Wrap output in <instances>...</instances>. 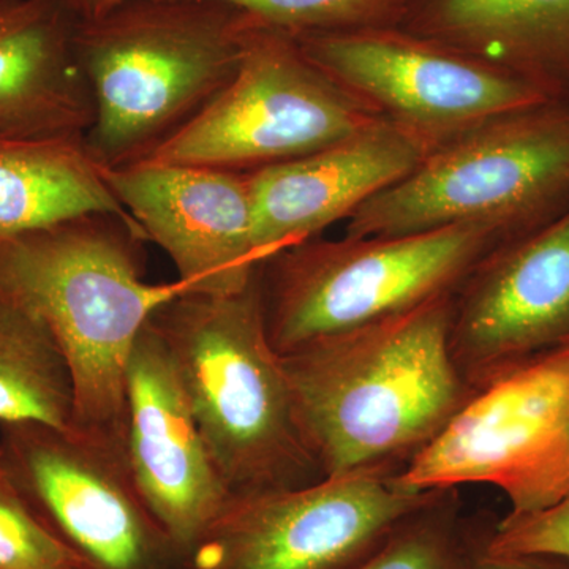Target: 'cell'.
<instances>
[{"mask_svg":"<svg viewBox=\"0 0 569 569\" xmlns=\"http://www.w3.org/2000/svg\"><path fill=\"white\" fill-rule=\"evenodd\" d=\"M78 20H92L102 17L123 0H58Z\"/></svg>","mask_w":569,"mask_h":569,"instance_id":"obj_25","label":"cell"},{"mask_svg":"<svg viewBox=\"0 0 569 569\" xmlns=\"http://www.w3.org/2000/svg\"><path fill=\"white\" fill-rule=\"evenodd\" d=\"M569 347V208L479 261L452 299L451 351L467 387Z\"/></svg>","mask_w":569,"mask_h":569,"instance_id":"obj_12","label":"cell"},{"mask_svg":"<svg viewBox=\"0 0 569 569\" xmlns=\"http://www.w3.org/2000/svg\"><path fill=\"white\" fill-rule=\"evenodd\" d=\"M486 549L500 556H550L569 560V496L539 511L498 520Z\"/></svg>","mask_w":569,"mask_h":569,"instance_id":"obj_23","label":"cell"},{"mask_svg":"<svg viewBox=\"0 0 569 569\" xmlns=\"http://www.w3.org/2000/svg\"><path fill=\"white\" fill-rule=\"evenodd\" d=\"M430 149L385 119L323 149L249 173L258 260L309 239L407 178Z\"/></svg>","mask_w":569,"mask_h":569,"instance_id":"obj_15","label":"cell"},{"mask_svg":"<svg viewBox=\"0 0 569 569\" xmlns=\"http://www.w3.org/2000/svg\"><path fill=\"white\" fill-rule=\"evenodd\" d=\"M253 26L223 0H123L78 20L96 163H140L186 129L233 80Z\"/></svg>","mask_w":569,"mask_h":569,"instance_id":"obj_3","label":"cell"},{"mask_svg":"<svg viewBox=\"0 0 569 569\" xmlns=\"http://www.w3.org/2000/svg\"><path fill=\"white\" fill-rule=\"evenodd\" d=\"M569 208V102L498 116L427 153L366 201L346 234L402 236L482 224L509 242Z\"/></svg>","mask_w":569,"mask_h":569,"instance_id":"obj_5","label":"cell"},{"mask_svg":"<svg viewBox=\"0 0 569 569\" xmlns=\"http://www.w3.org/2000/svg\"><path fill=\"white\" fill-rule=\"evenodd\" d=\"M399 470H361L228 501L187 556V569H355L436 492Z\"/></svg>","mask_w":569,"mask_h":569,"instance_id":"obj_10","label":"cell"},{"mask_svg":"<svg viewBox=\"0 0 569 569\" xmlns=\"http://www.w3.org/2000/svg\"><path fill=\"white\" fill-rule=\"evenodd\" d=\"M144 236L112 213L0 241V298L50 329L69 365L73 429L126 449L127 366L152 313L187 291L146 280Z\"/></svg>","mask_w":569,"mask_h":569,"instance_id":"obj_2","label":"cell"},{"mask_svg":"<svg viewBox=\"0 0 569 569\" xmlns=\"http://www.w3.org/2000/svg\"><path fill=\"white\" fill-rule=\"evenodd\" d=\"M39 422L73 429L69 365L39 317L0 298V425Z\"/></svg>","mask_w":569,"mask_h":569,"instance_id":"obj_19","label":"cell"},{"mask_svg":"<svg viewBox=\"0 0 569 569\" xmlns=\"http://www.w3.org/2000/svg\"><path fill=\"white\" fill-rule=\"evenodd\" d=\"M126 459L146 505L189 556L231 497L149 321L127 366Z\"/></svg>","mask_w":569,"mask_h":569,"instance_id":"obj_14","label":"cell"},{"mask_svg":"<svg viewBox=\"0 0 569 569\" xmlns=\"http://www.w3.org/2000/svg\"><path fill=\"white\" fill-rule=\"evenodd\" d=\"M86 213H112L138 228L82 138H0V241Z\"/></svg>","mask_w":569,"mask_h":569,"instance_id":"obj_18","label":"cell"},{"mask_svg":"<svg viewBox=\"0 0 569 569\" xmlns=\"http://www.w3.org/2000/svg\"><path fill=\"white\" fill-rule=\"evenodd\" d=\"M0 569H78L0 468Z\"/></svg>","mask_w":569,"mask_h":569,"instance_id":"obj_22","label":"cell"},{"mask_svg":"<svg viewBox=\"0 0 569 569\" xmlns=\"http://www.w3.org/2000/svg\"><path fill=\"white\" fill-rule=\"evenodd\" d=\"M102 174L146 241L173 261L187 293L230 295L252 282L261 263L249 173L140 162Z\"/></svg>","mask_w":569,"mask_h":569,"instance_id":"obj_13","label":"cell"},{"mask_svg":"<svg viewBox=\"0 0 569 569\" xmlns=\"http://www.w3.org/2000/svg\"><path fill=\"white\" fill-rule=\"evenodd\" d=\"M455 295L282 356L325 478L402 470L473 392L452 358Z\"/></svg>","mask_w":569,"mask_h":569,"instance_id":"obj_1","label":"cell"},{"mask_svg":"<svg viewBox=\"0 0 569 569\" xmlns=\"http://www.w3.org/2000/svg\"><path fill=\"white\" fill-rule=\"evenodd\" d=\"M492 526L468 523L460 516L456 489L441 490L400 520L387 541L355 569H473Z\"/></svg>","mask_w":569,"mask_h":569,"instance_id":"obj_20","label":"cell"},{"mask_svg":"<svg viewBox=\"0 0 569 569\" xmlns=\"http://www.w3.org/2000/svg\"><path fill=\"white\" fill-rule=\"evenodd\" d=\"M0 468L78 569H187L126 449L77 429L0 425Z\"/></svg>","mask_w":569,"mask_h":569,"instance_id":"obj_8","label":"cell"},{"mask_svg":"<svg viewBox=\"0 0 569 569\" xmlns=\"http://www.w3.org/2000/svg\"><path fill=\"white\" fill-rule=\"evenodd\" d=\"M503 244L482 224L402 236L309 239L258 266L269 342L280 356L455 295Z\"/></svg>","mask_w":569,"mask_h":569,"instance_id":"obj_6","label":"cell"},{"mask_svg":"<svg viewBox=\"0 0 569 569\" xmlns=\"http://www.w3.org/2000/svg\"><path fill=\"white\" fill-rule=\"evenodd\" d=\"M296 40L329 80L430 151L490 119L549 100L507 71L400 28Z\"/></svg>","mask_w":569,"mask_h":569,"instance_id":"obj_11","label":"cell"},{"mask_svg":"<svg viewBox=\"0 0 569 569\" xmlns=\"http://www.w3.org/2000/svg\"><path fill=\"white\" fill-rule=\"evenodd\" d=\"M258 24L291 33L399 28L410 0H223Z\"/></svg>","mask_w":569,"mask_h":569,"instance_id":"obj_21","label":"cell"},{"mask_svg":"<svg viewBox=\"0 0 569 569\" xmlns=\"http://www.w3.org/2000/svg\"><path fill=\"white\" fill-rule=\"evenodd\" d=\"M488 538L489 535L478 550L473 569H569V560L559 559V557L500 556V553H490L486 549Z\"/></svg>","mask_w":569,"mask_h":569,"instance_id":"obj_24","label":"cell"},{"mask_svg":"<svg viewBox=\"0 0 569 569\" xmlns=\"http://www.w3.org/2000/svg\"><path fill=\"white\" fill-rule=\"evenodd\" d=\"M399 28L569 102V0H410Z\"/></svg>","mask_w":569,"mask_h":569,"instance_id":"obj_17","label":"cell"},{"mask_svg":"<svg viewBox=\"0 0 569 569\" xmlns=\"http://www.w3.org/2000/svg\"><path fill=\"white\" fill-rule=\"evenodd\" d=\"M149 325L231 498L325 478L299 429L282 356L266 332L258 271L236 293L182 291Z\"/></svg>","mask_w":569,"mask_h":569,"instance_id":"obj_4","label":"cell"},{"mask_svg":"<svg viewBox=\"0 0 569 569\" xmlns=\"http://www.w3.org/2000/svg\"><path fill=\"white\" fill-rule=\"evenodd\" d=\"M378 119L317 69L296 37L254 22L233 80L142 162L252 173L309 156Z\"/></svg>","mask_w":569,"mask_h":569,"instance_id":"obj_9","label":"cell"},{"mask_svg":"<svg viewBox=\"0 0 569 569\" xmlns=\"http://www.w3.org/2000/svg\"><path fill=\"white\" fill-rule=\"evenodd\" d=\"M397 477L413 492L493 486L512 515L568 497L569 347L475 389Z\"/></svg>","mask_w":569,"mask_h":569,"instance_id":"obj_7","label":"cell"},{"mask_svg":"<svg viewBox=\"0 0 569 569\" xmlns=\"http://www.w3.org/2000/svg\"><path fill=\"white\" fill-rule=\"evenodd\" d=\"M77 26L58 0H0V138L84 140L93 104Z\"/></svg>","mask_w":569,"mask_h":569,"instance_id":"obj_16","label":"cell"}]
</instances>
